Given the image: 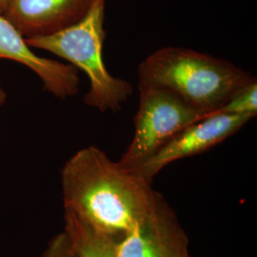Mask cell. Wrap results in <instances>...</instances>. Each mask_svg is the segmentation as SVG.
<instances>
[{"instance_id":"obj_3","label":"cell","mask_w":257,"mask_h":257,"mask_svg":"<svg viewBox=\"0 0 257 257\" xmlns=\"http://www.w3.org/2000/svg\"><path fill=\"white\" fill-rule=\"evenodd\" d=\"M105 1L94 0L86 16L70 27L41 37L25 38L31 48L41 49L68 60L90 80L84 103L101 112L118 111L133 94V87L110 74L103 59Z\"/></svg>"},{"instance_id":"obj_2","label":"cell","mask_w":257,"mask_h":257,"mask_svg":"<svg viewBox=\"0 0 257 257\" xmlns=\"http://www.w3.org/2000/svg\"><path fill=\"white\" fill-rule=\"evenodd\" d=\"M255 81L227 60L179 47L159 49L138 67V89L164 88L208 115Z\"/></svg>"},{"instance_id":"obj_8","label":"cell","mask_w":257,"mask_h":257,"mask_svg":"<svg viewBox=\"0 0 257 257\" xmlns=\"http://www.w3.org/2000/svg\"><path fill=\"white\" fill-rule=\"evenodd\" d=\"M94 0H9L3 15L25 37H41L82 19Z\"/></svg>"},{"instance_id":"obj_10","label":"cell","mask_w":257,"mask_h":257,"mask_svg":"<svg viewBox=\"0 0 257 257\" xmlns=\"http://www.w3.org/2000/svg\"><path fill=\"white\" fill-rule=\"evenodd\" d=\"M217 112L254 117L257 113V81L233 95Z\"/></svg>"},{"instance_id":"obj_7","label":"cell","mask_w":257,"mask_h":257,"mask_svg":"<svg viewBox=\"0 0 257 257\" xmlns=\"http://www.w3.org/2000/svg\"><path fill=\"white\" fill-rule=\"evenodd\" d=\"M11 59L26 66L43 83L47 92L65 99L79 92L80 78L76 68L35 54L16 27L0 15V59Z\"/></svg>"},{"instance_id":"obj_13","label":"cell","mask_w":257,"mask_h":257,"mask_svg":"<svg viewBox=\"0 0 257 257\" xmlns=\"http://www.w3.org/2000/svg\"><path fill=\"white\" fill-rule=\"evenodd\" d=\"M8 2H9V0H0V15L1 16L4 15L6 8L8 6Z\"/></svg>"},{"instance_id":"obj_4","label":"cell","mask_w":257,"mask_h":257,"mask_svg":"<svg viewBox=\"0 0 257 257\" xmlns=\"http://www.w3.org/2000/svg\"><path fill=\"white\" fill-rule=\"evenodd\" d=\"M135 135L121 157V165L135 171L178 132L208 116L161 87L139 88Z\"/></svg>"},{"instance_id":"obj_9","label":"cell","mask_w":257,"mask_h":257,"mask_svg":"<svg viewBox=\"0 0 257 257\" xmlns=\"http://www.w3.org/2000/svg\"><path fill=\"white\" fill-rule=\"evenodd\" d=\"M64 231L75 257H116L117 241L94 230L71 212L65 211Z\"/></svg>"},{"instance_id":"obj_5","label":"cell","mask_w":257,"mask_h":257,"mask_svg":"<svg viewBox=\"0 0 257 257\" xmlns=\"http://www.w3.org/2000/svg\"><path fill=\"white\" fill-rule=\"evenodd\" d=\"M252 118L248 115L223 112L210 114L178 132L135 172L152 182L155 175L166 166L217 145Z\"/></svg>"},{"instance_id":"obj_1","label":"cell","mask_w":257,"mask_h":257,"mask_svg":"<svg viewBox=\"0 0 257 257\" xmlns=\"http://www.w3.org/2000/svg\"><path fill=\"white\" fill-rule=\"evenodd\" d=\"M150 181L111 160L101 149L83 148L61 171L65 211L119 241L162 197Z\"/></svg>"},{"instance_id":"obj_11","label":"cell","mask_w":257,"mask_h":257,"mask_svg":"<svg viewBox=\"0 0 257 257\" xmlns=\"http://www.w3.org/2000/svg\"><path fill=\"white\" fill-rule=\"evenodd\" d=\"M40 257H75L74 248L66 232L63 231L52 239Z\"/></svg>"},{"instance_id":"obj_6","label":"cell","mask_w":257,"mask_h":257,"mask_svg":"<svg viewBox=\"0 0 257 257\" xmlns=\"http://www.w3.org/2000/svg\"><path fill=\"white\" fill-rule=\"evenodd\" d=\"M188 238L161 197L155 210L117 241L116 257H189Z\"/></svg>"},{"instance_id":"obj_12","label":"cell","mask_w":257,"mask_h":257,"mask_svg":"<svg viewBox=\"0 0 257 257\" xmlns=\"http://www.w3.org/2000/svg\"><path fill=\"white\" fill-rule=\"evenodd\" d=\"M7 99V93L5 92V90L3 89V86L0 82V107L5 103Z\"/></svg>"}]
</instances>
